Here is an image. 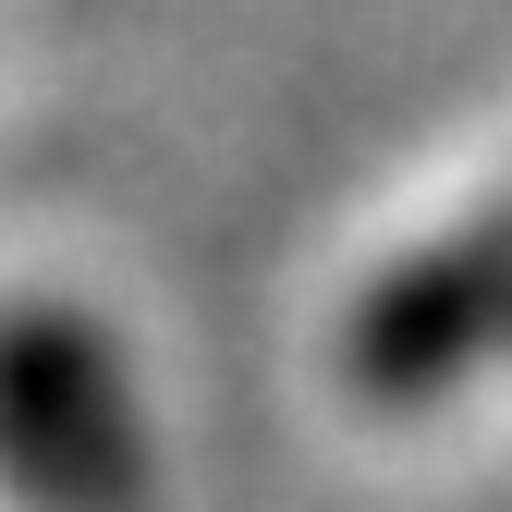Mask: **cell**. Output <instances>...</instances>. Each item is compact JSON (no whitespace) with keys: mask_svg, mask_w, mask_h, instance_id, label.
I'll return each mask as SVG.
<instances>
[{"mask_svg":"<svg viewBox=\"0 0 512 512\" xmlns=\"http://www.w3.org/2000/svg\"><path fill=\"white\" fill-rule=\"evenodd\" d=\"M0 488L25 512H135L147 488L122 354L61 305H0Z\"/></svg>","mask_w":512,"mask_h":512,"instance_id":"obj_1","label":"cell"},{"mask_svg":"<svg viewBox=\"0 0 512 512\" xmlns=\"http://www.w3.org/2000/svg\"><path fill=\"white\" fill-rule=\"evenodd\" d=\"M500 342H512V220H476L452 244L403 256L391 281H366L354 330H342V378L366 403H439Z\"/></svg>","mask_w":512,"mask_h":512,"instance_id":"obj_2","label":"cell"}]
</instances>
